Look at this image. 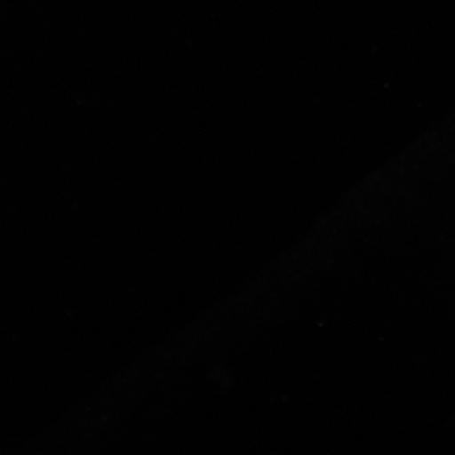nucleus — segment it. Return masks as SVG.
I'll return each mask as SVG.
<instances>
[]
</instances>
